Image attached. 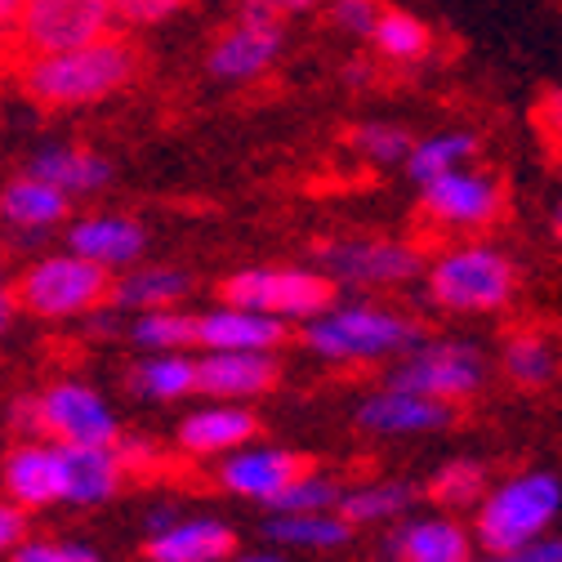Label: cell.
Returning <instances> with one entry per match:
<instances>
[{
  "instance_id": "obj_1",
  "label": "cell",
  "mask_w": 562,
  "mask_h": 562,
  "mask_svg": "<svg viewBox=\"0 0 562 562\" xmlns=\"http://www.w3.org/2000/svg\"><path fill=\"white\" fill-rule=\"evenodd\" d=\"M138 72H144V54L121 32L63 49V54H32L19 63V90L41 112H86L116 94H125Z\"/></svg>"
},
{
  "instance_id": "obj_2",
  "label": "cell",
  "mask_w": 562,
  "mask_h": 562,
  "mask_svg": "<svg viewBox=\"0 0 562 562\" xmlns=\"http://www.w3.org/2000/svg\"><path fill=\"white\" fill-rule=\"evenodd\" d=\"M300 339L308 353L335 367H375V362H397L425 339V326L415 317L371 304V300H330L317 317L300 326Z\"/></svg>"
},
{
  "instance_id": "obj_3",
  "label": "cell",
  "mask_w": 562,
  "mask_h": 562,
  "mask_svg": "<svg viewBox=\"0 0 562 562\" xmlns=\"http://www.w3.org/2000/svg\"><path fill=\"white\" fill-rule=\"evenodd\" d=\"M562 518V473L553 469H522L486 486L473 509L469 536L477 553H514Z\"/></svg>"
},
{
  "instance_id": "obj_4",
  "label": "cell",
  "mask_w": 562,
  "mask_h": 562,
  "mask_svg": "<svg viewBox=\"0 0 562 562\" xmlns=\"http://www.w3.org/2000/svg\"><path fill=\"white\" fill-rule=\"evenodd\" d=\"M425 295L434 308L456 317H486L505 313L518 295V263L491 241L447 246L425 259Z\"/></svg>"
},
{
  "instance_id": "obj_5",
  "label": "cell",
  "mask_w": 562,
  "mask_h": 562,
  "mask_svg": "<svg viewBox=\"0 0 562 562\" xmlns=\"http://www.w3.org/2000/svg\"><path fill=\"white\" fill-rule=\"evenodd\" d=\"M10 429L19 438H45L63 447H112L125 429L112 402L86 380H54L41 393L10 402Z\"/></svg>"
},
{
  "instance_id": "obj_6",
  "label": "cell",
  "mask_w": 562,
  "mask_h": 562,
  "mask_svg": "<svg viewBox=\"0 0 562 562\" xmlns=\"http://www.w3.org/2000/svg\"><path fill=\"white\" fill-rule=\"evenodd\" d=\"M108 291H112V272H103L99 263H90L72 250H54V255L32 259L19 272L10 295H14L19 313H27V317L77 322V317L99 313L108 304Z\"/></svg>"
},
{
  "instance_id": "obj_7",
  "label": "cell",
  "mask_w": 562,
  "mask_h": 562,
  "mask_svg": "<svg viewBox=\"0 0 562 562\" xmlns=\"http://www.w3.org/2000/svg\"><path fill=\"white\" fill-rule=\"evenodd\" d=\"M335 295L339 291H397L406 281H415L425 272V255L419 246L402 241V237H384V233H348V237H330L317 246V263H313Z\"/></svg>"
},
{
  "instance_id": "obj_8",
  "label": "cell",
  "mask_w": 562,
  "mask_h": 562,
  "mask_svg": "<svg viewBox=\"0 0 562 562\" xmlns=\"http://www.w3.org/2000/svg\"><path fill=\"white\" fill-rule=\"evenodd\" d=\"M220 295L233 308L263 313V317H277L286 326L291 322L304 326L308 317L330 308L335 286L317 268H304V263H250V268H237L224 277Z\"/></svg>"
},
{
  "instance_id": "obj_9",
  "label": "cell",
  "mask_w": 562,
  "mask_h": 562,
  "mask_svg": "<svg viewBox=\"0 0 562 562\" xmlns=\"http://www.w3.org/2000/svg\"><path fill=\"white\" fill-rule=\"evenodd\" d=\"M384 384L425 393V397L447 402V406H460V402L482 393V384H486V353L473 339H429L425 335L406 358L393 362Z\"/></svg>"
},
{
  "instance_id": "obj_10",
  "label": "cell",
  "mask_w": 562,
  "mask_h": 562,
  "mask_svg": "<svg viewBox=\"0 0 562 562\" xmlns=\"http://www.w3.org/2000/svg\"><path fill=\"white\" fill-rule=\"evenodd\" d=\"M116 32L112 0H23L19 27H14V54H63L81 49Z\"/></svg>"
},
{
  "instance_id": "obj_11",
  "label": "cell",
  "mask_w": 562,
  "mask_h": 562,
  "mask_svg": "<svg viewBox=\"0 0 562 562\" xmlns=\"http://www.w3.org/2000/svg\"><path fill=\"white\" fill-rule=\"evenodd\" d=\"M505 205H509L505 183L477 166H460L419 183V215L442 233H482L491 224H501Z\"/></svg>"
},
{
  "instance_id": "obj_12",
  "label": "cell",
  "mask_w": 562,
  "mask_h": 562,
  "mask_svg": "<svg viewBox=\"0 0 562 562\" xmlns=\"http://www.w3.org/2000/svg\"><path fill=\"white\" fill-rule=\"evenodd\" d=\"M286 54V23H241L228 19L205 45V77L220 86H255Z\"/></svg>"
},
{
  "instance_id": "obj_13",
  "label": "cell",
  "mask_w": 562,
  "mask_h": 562,
  "mask_svg": "<svg viewBox=\"0 0 562 562\" xmlns=\"http://www.w3.org/2000/svg\"><path fill=\"white\" fill-rule=\"evenodd\" d=\"M0 486L5 501L27 509H54L67 496V469H63V447L45 438H19L5 460H0Z\"/></svg>"
},
{
  "instance_id": "obj_14",
  "label": "cell",
  "mask_w": 562,
  "mask_h": 562,
  "mask_svg": "<svg viewBox=\"0 0 562 562\" xmlns=\"http://www.w3.org/2000/svg\"><path fill=\"white\" fill-rule=\"evenodd\" d=\"M358 429L375 434V438H419V434H442L456 425V406L434 402L425 393H411V389H375L358 402Z\"/></svg>"
},
{
  "instance_id": "obj_15",
  "label": "cell",
  "mask_w": 562,
  "mask_h": 562,
  "mask_svg": "<svg viewBox=\"0 0 562 562\" xmlns=\"http://www.w3.org/2000/svg\"><path fill=\"white\" fill-rule=\"evenodd\" d=\"M63 241L72 255L99 263L103 272H125L134 263H144L148 250V228L130 220V215H112V210H94V215L81 220H67L63 224Z\"/></svg>"
},
{
  "instance_id": "obj_16",
  "label": "cell",
  "mask_w": 562,
  "mask_h": 562,
  "mask_svg": "<svg viewBox=\"0 0 562 562\" xmlns=\"http://www.w3.org/2000/svg\"><path fill=\"white\" fill-rule=\"evenodd\" d=\"M313 464L300 456V451H286V447H241L233 456H224L220 464V486L228 496H241V501H255V505H272L281 491H286L300 473H308Z\"/></svg>"
},
{
  "instance_id": "obj_17",
  "label": "cell",
  "mask_w": 562,
  "mask_h": 562,
  "mask_svg": "<svg viewBox=\"0 0 562 562\" xmlns=\"http://www.w3.org/2000/svg\"><path fill=\"white\" fill-rule=\"evenodd\" d=\"M259 438V415L241 402H205V406H192L179 429H175V442L183 456L192 460H215V456H233L241 447H250Z\"/></svg>"
},
{
  "instance_id": "obj_18",
  "label": "cell",
  "mask_w": 562,
  "mask_h": 562,
  "mask_svg": "<svg viewBox=\"0 0 562 562\" xmlns=\"http://www.w3.org/2000/svg\"><path fill=\"white\" fill-rule=\"evenodd\" d=\"M389 562H477V544L469 536V522L451 514H411L389 527L384 540Z\"/></svg>"
},
{
  "instance_id": "obj_19",
  "label": "cell",
  "mask_w": 562,
  "mask_h": 562,
  "mask_svg": "<svg viewBox=\"0 0 562 562\" xmlns=\"http://www.w3.org/2000/svg\"><path fill=\"white\" fill-rule=\"evenodd\" d=\"M281 384L277 353H201L196 358V393L210 402H241L272 393Z\"/></svg>"
},
{
  "instance_id": "obj_20",
  "label": "cell",
  "mask_w": 562,
  "mask_h": 562,
  "mask_svg": "<svg viewBox=\"0 0 562 562\" xmlns=\"http://www.w3.org/2000/svg\"><path fill=\"white\" fill-rule=\"evenodd\" d=\"M286 335H291L286 322L246 313L233 304L196 313V348H205V353H272V348L286 344Z\"/></svg>"
},
{
  "instance_id": "obj_21",
  "label": "cell",
  "mask_w": 562,
  "mask_h": 562,
  "mask_svg": "<svg viewBox=\"0 0 562 562\" xmlns=\"http://www.w3.org/2000/svg\"><path fill=\"white\" fill-rule=\"evenodd\" d=\"M72 220V201L54 183L19 170L14 179L0 183V224L14 228L19 237H45Z\"/></svg>"
},
{
  "instance_id": "obj_22",
  "label": "cell",
  "mask_w": 562,
  "mask_h": 562,
  "mask_svg": "<svg viewBox=\"0 0 562 562\" xmlns=\"http://www.w3.org/2000/svg\"><path fill=\"white\" fill-rule=\"evenodd\" d=\"M237 553V531L220 518H175L166 531L144 540L148 562H228Z\"/></svg>"
},
{
  "instance_id": "obj_23",
  "label": "cell",
  "mask_w": 562,
  "mask_h": 562,
  "mask_svg": "<svg viewBox=\"0 0 562 562\" xmlns=\"http://www.w3.org/2000/svg\"><path fill=\"white\" fill-rule=\"evenodd\" d=\"M23 170L36 175V179H45V183H54L67 201L103 192V188L112 183V175H116L103 153L81 148V144H41V148L27 157Z\"/></svg>"
},
{
  "instance_id": "obj_24",
  "label": "cell",
  "mask_w": 562,
  "mask_h": 562,
  "mask_svg": "<svg viewBox=\"0 0 562 562\" xmlns=\"http://www.w3.org/2000/svg\"><path fill=\"white\" fill-rule=\"evenodd\" d=\"M192 291V277L170 263H134L112 277L108 304L116 313H157V308H183Z\"/></svg>"
},
{
  "instance_id": "obj_25",
  "label": "cell",
  "mask_w": 562,
  "mask_h": 562,
  "mask_svg": "<svg viewBox=\"0 0 562 562\" xmlns=\"http://www.w3.org/2000/svg\"><path fill=\"white\" fill-rule=\"evenodd\" d=\"M63 469H67L63 505H72V509H99L116 501V491L125 486V469L112 447H63Z\"/></svg>"
},
{
  "instance_id": "obj_26",
  "label": "cell",
  "mask_w": 562,
  "mask_h": 562,
  "mask_svg": "<svg viewBox=\"0 0 562 562\" xmlns=\"http://www.w3.org/2000/svg\"><path fill=\"white\" fill-rule=\"evenodd\" d=\"M415 501H419V486L415 482L380 477V482H362V486H344L335 514L348 527H353V531L358 527H393V522L411 518Z\"/></svg>"
},
{
  "instance_id": "obj_27",
  "label": "cell",
  "mask_w": 562,
  "mask_h": 562,
  "mask_svg": "<svg viewBox=\"0 0 562 562\" xmlns=\"http://www.w3.org/2000/svg\"><path fill=\"white\" fill-rule=\"evenodd\" d=\"M367 45H371V58L384 67V63H393V67H415V63H429L434 58V27L419 19V14H411V10H402V5H384V14H380V23L371 27V36H367Z\"/></svg>"
},
{
  "instance_id": "obj_28",
  "label": "cell",
  "mask_w": 562,
  "mask_h": 562,
  "mask_svg": "<svg viewBox=\"0 0 562 562\" xmlns=\"http://www.w3.org/2000/svg\"><path fill=\"white\" fill-rule=\"evenodd\" d=\"M477 148H482V138L473 130H434V134H425V138H415V144H411L402 170L419 188V183H429V179H438L447 170L473 166Z\"/></svg>"
},
{
  "instance_id": "obj_29",
  "label": "cell",
  "mask_w": 562,
  "mask_h": 562,
  "mask_svg": "<svg viewBox=\"0 0 562 562\" xmlns=\"http://www.w3.org/2000/svg\"><path fill=\"white\" fill-rule=\"evenodd\" d=\"M125 384L144 402H183L196 393V358L188 353H144L130 371Z\"/></svg>"
},
{
  "instance_id": "obj_30",
  "label": "cell",
  "mask_w": 562,
  "mask_h": 562,
  "mask_svg": "<svg viewBox=\"0 0 562 562\" xmlns=\"http://www.w3.org/2000/svg\"><path fill=\"white\" fill-rule=\"evenodd\" d=\"M562 353L544 330H514L501 348V371L514 389H549L558 380Z\"/></svg>"
},
{
  "instance_id": "obj_31",
  "label": "cell",
  "mask_w": 562,
  "mask_h": 562,
  "mask_svg": "<svg viewBox=\"0 0 562 562\" xmlns=\"http://www.w3.org/2000/svg\"><path fill=\"white\" fill-rule=\"evenodd\" d=\"M491 486V469L482 460H469V456H456L447 460L442 469H434V477L419 486V496H429L438 514H473L477 501L486 496Z\"/></svg>"
},
{
  "instance_id": "obj_32",
  "label": "cell",
  "mask_w": 562,
  "mask_h": 562,
  "mask_svg": "<svg viewBox=\"0 0 562 562\" xmlns=\"http://www.w3.org/2000/svg\"><path fill=\"white\" fill-rule=\"evenodd\" d=\"M263 536L277 549L330 553V549H344L348 540H353V527H348L339 514H268Z\"/></svg>"
},
{
  "instance_id": "obj_33",
  "label": "cell",
  "mask_w": 562,
  "mask_h": 562,
  "mask_svg": "<svg viewBox=\"0 0 562 562\" xmlns=\"http://www.w3.org/2000/svg\"><path fill=\"white\" fill-rule=\"evenodd\" d=\"M125 339L144 348V353H188V348H196V313L188 308L134 313L125 322Z\"/></svg>"
},
{
  "instance_id": "obj_34",
  "label": "cell",
  "mask_w": 562,
  "mask_h": 562,
  "mask_svg": "<svg viewBox=\"0 0 562 562\" xmlns=\"http://www.w3.org/2000/svg\"><path fill=\"white\" fill-rule=\"evenodd\" d=\"M344 144L380 170H397L406 161L411 144H415V134L406 125H393V121H362V125H353L344 134Z\"/></svg>"
},
{
  "instance_id": "obj_35",
  "label": "cell",
  "mask_w": 562,
  "mask_h": 562,
  "mask_svg": "<svg viewBox=\"0 0 562 562\" xmlns=\"http://www.w3.org/2000/svg\"><path fill=\"white\" fill-rule=\"evenodd\" d=\"M339 491H344L339 477H330L322 469H308L268 505V514H335Z\"/></svg>"
},
{
  "instance_id": "obj_36",
  "label": "cell",
  "mask_w": 562,
  "mask_h": 562,
  "mask_svg": "<svg viewBox=\"0 0 562 562\" xmlns=\"http://www.w3.org/2000/svg\"><path fill=\"white\" fill-rule=\"evenodd\" d=\"M192 0H112V19H116V32L130 27V32H148V27H161L170 19H179Z\"/></svg>"
},
{
  "instance_id": "obj_37",
  "label": "cell",
  "mask_w": 562,
  "mask_h": 562,
  "mask_svg": "<svg viewBox=\"0 0 562 562\" xmlns=\"http://www.w3.org/2000/svg\"><path fill=\"white\" fill-rule=\"evenodd\" d=\"M322 14H326V23H330L339 36L367 41L371 27H375L380 14H384V0H326Z\"/></svg>"
},
{
  "instance_id": "obj_38",
  "label": "cell",
  "mask_w": 562,
  "mask_h": 562,
  "mask_svg": "<svg viewBox=\"0 0 562 562\" xmlns=\"http://www.w3.org/2000/svg\"><path fill=\"white\" fill-rule=\"evenodd\" d=\"M10 562H103V558L81 540H23L10 553Z\"/></svg>"
},
{
  "instance_id": "obj_39",
  "label": "cell",
  "mask_w": 562,
  "mask_h": 562,
  "mask_svg": "<svg viewBox=\"0 0 562 562\" xmlns=\"http://www.w3.org/2000/svg\"><path fill=\"white\" fill-rule=\"evenodd\" d=\"M477 562H562V536H540L514 553H477Z\"/></svg>"
},
{
  "instance_id": "obj_40",
  "label": "cell",
  "mask_w": 562,
  "mask_h": 562,
  "mask_svg": "<svg viewBox=\"0 0 562 562\" xmlns=\"http://www.w3.org/2000/svg\"><path fill=\"white\" fill-rule=\"evenodd\" d=\"M536 125L553 148H562V86H549L536 103Z\"/></svg>"
},
{
  "instance_id": "obj_41",
  "label": "cell",
  "mask_w": 562,
  "mask_h": 562,
  "mask_svg": "<svg viewBox=\"0 0 562 562\" xmlns=\"http://www.w3.org/2000/svg\"><path fill=\"white\" fill-rule=\"evenodd\" d=\"M27 540V514L10 501H0V553H14Z\"/></svg>"
},
{
  "instance_id": "obj_42",
  "label": "cell",
  "mask_w": 562,
  "mask_h": 562,
  "mask_svg": "<svg viewBox=\"0 0 562 562\" xmlns=\"http://www.w3.org/2000/svg\"><path fill=\"white\" fill-rule=\"evenodd\" d=\"M380 81V63L367 58V54H353L344 63V86H353V90H371Z\"/></svg>"
},
{
  "instance_id": "obj_43",
  "label": "cell",
  "mask_w": 562,
  "mask_h": 562,
  "mask_svg": "<svg viewBox=\"0 0 562 562\" xmlns=\"http://www.w3.org/2000/svg\"><path fill=\"white\" fill-rule=\"evenodd\" d=\"M19 10H23V0H0V54H14Z\"/></svg>"
},
{
  "instance_id": "obj_44",
  "label": "cell",
  "mask_w": 562,
  "mask_h": 562,
  "mask_svg": "<svg viewBox=\"0 0 562 562\" xmlns=\"http://www.w3.org/2000/svg\"><path fill=\"white\" fill-rule=\"evenodd\" d=\"M326 0H272V10L281 23H291V19H308V14H322Z\"/></svg>"
},
{
  "instance_id": "obj_45",
  "label": "cell",
  "mask_w": 562,
  "mask_h": 562,
  "mask_svg": "<svg viewBox=\"0 0 562 562\" xmlns=\"http://www.w3.org/2000/svg\"><path fill=\"white\" fill-rule=\"evenodd\" d=\"M175 518H179V509H175V505H157V509H148L144 527H148V536H153V531H166Z\"/></svg>"
},
{
  "instance_id": "obj_46",
  "label": "cell",
  "mask_w": 562,
  "mask_h": 562,
  "mask_svg": "<svg viewBox=\"0 0 562 562\" xmlns=\"http://www.w3.org/2000/svg\"><path fill=\"white\" fill-rule=\"evenodd\" d=\"M19 317V304H14V295L10 291H0V335L10 330V322Z\"/></svg>"
},
{
  "instance_id": "obj_47",
  "label": "cell",
  "mask_w": 562,
  "mask_h": 562,
  "mask_svg": "<svg viewBox=\"0 0 562 562\" xmlns=\"http://www.w3.org/2000/svg\"><path fill=\"white\" fill-rule=\"evenodd\" d=\"M228 562H286V558H281L277 549H259V553H233Z\"/></svg>"
},
{
  "instance_id": "obj_48",
  "label": "cell",
  "mask_w": 562,
  "mask_h": 562,
  "mask_svg": "<svg viewBox=\"0 0 562 562\" xmlns=\"http://www.w3.org/2000/svg\"><path fill=\"white\" fill-rule=\"evenodd\" d=\"M549 233H553V241L562 246V201H558V205L549 210Z\"/></svg>"
},
{
  "instance_id": "obj_49",
  "label": "cell",
  "mask_w": 562,
  "mask_h": 562,
  "mask_svg": "<svg viewBox=\"0 0 562 562\" xmlns=\"http://www.w3.org/2000/svg\"><path fill=\"white\" fill-rule=\"evenodd\" d=\"M0 291H10V286H5V268H0Z\"/></svg>"
},
{
  "instance_id": "obj_50",
  "label": "cell",
  "mask_w": 562,
  "mask_h": 562,
  "mask_svg": "<svg viewBox=\"0 0 562 562\" xmlns=\"http://www.w3.org/2000/svg\"><path fill=\"white\" fill-rule=\"evenodd\" d=\"M558 175H562V148H558Z\"/></svg>"
}]
</instances>
